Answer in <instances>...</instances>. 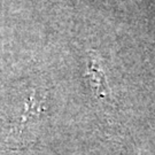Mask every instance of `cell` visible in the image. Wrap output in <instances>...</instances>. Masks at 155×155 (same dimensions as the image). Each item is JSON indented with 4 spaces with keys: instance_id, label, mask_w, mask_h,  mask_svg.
<instances>
[{
    "instance_id": "cell-1",
    "label": "cell",
    "mask_w": 155,
    "mask_h": 155,
    "mask_svg": "<svg viewBox=\"0 0 155 155\" xmlns=\"http://www.w3.org/2000/svg\"><path fill=\"white\" fill-rule=\"evenodd\" d=\"M89 70V77L91 78V83H92V86L97 94L106 95L109 93V89H108V84H107L105 75H104L102 70L100 69L99 63L93 59L90 60Z\"/></svg>"
}]
</instances>
